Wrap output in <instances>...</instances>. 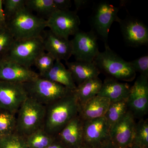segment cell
I'll return each mask as SVG.
<instances>
[{"mask_svg": "<svg viewBox=\"0 0 148 148\" xmlns=\"http://www.w3.org/2000/svg\"><path fill=\"white\" fill-rule=\"evenodd\" d=\"M79 148H88V147H86V146L85 145H83L82 146H81V147H79Z\"/></svg>", "mask_w": 148, "mask_h": 148, "instance_id": "ab89813d", "label": "cell"}, {"mask_svg": "<svg viewBox=\"0 0 148 148\" xmlns=\"http://www.w3.org/2000/svg\"><path fill=\"white\" fill-rule=\"evenodd\" d=\"M25 6L31 12H36L47 17L57 10L53 0H25Z\"/></svg>", "mask_w": 148, "mask_h": 148, "instance_id": "d4e9b609", "label": "cell"}, {"mask_svg": "<svg viewBox=\"0 0 148 148\" xmlns=\"http://www.w3.org/2000/svg\"><path fill=\"white\" fill-rule=\"evenodd\" d=\"M80 106L74 90L46 106L43 129L55 137L71 120L78 115Z\"/></svg>", "mask_w": 148, "mask_h": 148, "instance_id": "6da1fadb", "label": "cell"}, {"mask_svg": "<svg viewBox=\"0 0 148 148\" xmlns=\"http://www.w3.org/2000/svg\"><path fill=\"white\" fill-rule=\"evenodd\" d=\"M100 148H118L112 142L111 140L105 143Z\"/></svg>", "mask_w": 148, "mask_h": 148, "instance_id": "d590c367", "label": "cell"}, {"mask_svg": "<svg viewBox=\"0 0 148 148\" xmlns=\"http://www.w3.org/2000/svg\"><path fill=\"white\" fill-rule=\"evenodd\" d=\"M42 37L45 51L53 56L56 60L67 61L72 56L70 40L58 37L50 30L45 32Z\"/></svg>", "mask_w": 148, "mask_h": 148, "instance_id": "e0dca14e", "label": "cell"}, {"mask_svg": "<svg viewBox=\"0 0 148 148\" xmlns=\"http://www.w3.org/2000/svg\"><path fill=\"white\" fill-rule=\"evenodd\" d=\"M5 24H6V21L3 20L0 17V27H1L3 25H5Z\"/></svg>", "mask_w": 148, "mask_h": 148, "instance_id": "74e56055", "label": "cell"}, {"mask_svg": "<svg viewBox=\"0 0 148 148\" xmlns=\"http://www.w3.org/2000/svg\"><path fill=\"white\" fill-rule=\"evenodd\" d=\"M16 132L24 137L43 128L46 106L28 97L16 114Z\"/></svg>", "mask_w": 148, "mask_h": 148, "instance_id": "277c9868", "label": "cell"}, {"mask_svg": "<svg viewBox=\"0 0 148 148\" xmlns=\"http://www.w3.org/2000/svg\"><path fill=\"white\" fill-rule=\"evenodd\" d=\"M148 77L140 75L130 87L127 108L135 119H143L148 113Z\"/></svg>", "mask_w": 148, "mask_h": 148, "instance_id": "7c38bea8", "label": "cell"}, {"mask_svg": "<svg viewBox=\"0 0 148 148\" xmlns=\"http://www.w3.org/2000/svg\"><path fill=\"white\" fill-rule=\"evenodd\" d=\"M28 98L24 84L0 81V110L16 114Z\"/></svg>", "mask_w": 148, "mask_h": 148, "instance_id": "4fadbf2b", "label": "cell"}, {"mask_svg": "<svg viewBox=\"0 0 148 148\" xmlns=\"http://www.w3.org/2000/svg\"><path fill=\"white\" fill-rule=\"evenodd\" d=\"M108 98L97 96L80 106L79 115L83 121L105 116L110 104Z\"/></svg>", "mask_w": 148, "mask_h": 148, "instance_id": "ffe728a7", "label": "cell"}, {"mask_svg": "<svg viewBox=\"0 0 148 148\" xmlns=\"http://www.w3.org/2000/svg\"><path fill=\"white\" fill-rule=\"evenodd\" d=\"M48 28L53 34L61 38L69 39L70 36L79 30L81 21L76 12L57 10L47 17Z\"/></svg>", "mask_w": 148, "mask_h": 148, "instance_id": "ba28073f", "label": "cell"}, {"mask_svg": "<svg viewBox=\"0 0 148 148\" xmlns=\"http://www.w3.org/2000/svg\"><path fill=\"white\" fill-rule=\"evenodd\" d=\"M55 61L53 56L44 51L37 57L34 65L38 70L40 76H42L51 69Z\"/></svg>", "mask_w": 148, "mask_h": 148, "instance_id": "f546056e", "label": "cell"}, {"mask_svg": "<svg viewBox=\"0 0 148 148\" xmlns=\"http://www.w3.org/2000/svg\"><path fill=\"white\" fill-rule=\"evenodd\" d=\"M24 84L28 97L45 106L62 98L72 90L40 76Z\"/></svg>", "mask_w": 148, "mask_h": 148, "instance_id": "52a82bcc", "label": "cell"}, {"mask_svg": "<svg viewBox=\"0 0 148 148\" xmlns=\"http://www.w3.org/2000/svg\"><path fill=\"white\" fill-rule=\"evenodd\" d=\"M3 5V1L0 0V17L3 20L6 21Z\"/></svg>", "mask_w": 148, "mask_h": 148, "instance_id": "8d00e7d4", "label": "cell"}, {"mask_svg": "<svg viewBox=\"0 0 148 148\" xmlns=\"http://www.w3.org/2000/svg\"><path fill=\"white\" fill-rule=\"evenodd\" d=\"M57 10H70L72 6L71 0H53Z\"/></svg>", "mask_w": 148, "mask_h": 148, "instance_id": "d6a6232c", "label": "cell"}, {"mask_svg": "<svg viewBox=\"0 0 148 148\" xmlns=\"http://www.w3.org/2000/svg\"><path fill=\"white\" fill-rule=\"evenodd\" d=\"M84 121L83 145L100 148L110 140V126L105 116Z\"/></svg>", "mask_w": 148, "mask_h": 148, "instance_id": "8fae6325", "label": "cell"}, {"mask_svg": "<svg viewBox=\"0 0 148 148\" xmlns=\"http://www.w3.org/2000/svg\"><path fill=\"white\" fill-rule=\"evenodd\" d=\"M15 40L7 24L0 27V59L6 54Z\"/></svg>", "mask_w": 148, "mask_h": 148, "instance_id": "f1b7e54d", "label": "cell"}, {"mask_svg": "<svg viewBox=\"0 0 148 148\" xmlns=\"http://www.w3.org/2000/svg\"><path fill=\"white\" fill-rule=\"evenodd\" d=\"M66 64L76 86L88 80L98 77L101 73L93 62L67 61Z\"/></svg>", "mask_w": 148, "mask_h": 148, "instance_id": "d6986e66", "label": "cell"}, {"mask_svg": "<svg viewBox=\"0 0 148 148\" xmlns=\"http://www.w3.org/2000/svg\"><path fill=\"white\" fill-rule=\"evenodd\" d=\"M0 148H29L25 137L15 132L2 136L0 139Z\"/></svg>", "mask_w": 148, "mask_h": 148, "instance_id": "83f0119b", "label": "cell"}, {"mask_svg": "<svg viewBox=\"0 0 148 148\" xmlns=\"http://www.w3.org/2000/svg\"><path fill=\"white\" fill-rule=\"evenodd\" d=\"M102 84L103 82L97 77L77 86L74 91L80 106L98 95Z\"/></svg>", "mask_w": 148, "mask_h": 148, "instance_id": "7402d4cb", "label": "cell"}, {"mask_svg": "<svg viewBox=\"0 0 148 148\" xmlns=\"http://www.w3.org/2000/svg\"><path fill=\"white\" fill-rule=\"evenodd\" d=\"M25 139L29 148H47L55 138L41 128L25 137Z\"/></svg>", "mask_w": 148, "mask_h": 148, "instance_id": "603a6c76", "label": "cell"}, {"mask_svg": "<svg viewBox=\"0 0 148 148\" xmlns=\"http://www.w3.org/2000/svg\"><path fill=\"white\" fill-rule=\"evenodd\" d=\"M105 49L99 52L93 62L100 73L107 77L119 81L132 82L136 77V73L128 63L111 49L109 45L105 46Z\"/></svg>", "mask_w": 148, "mask_h": 148, "instance_id": "7a4b0ae2", "label": "cell"}, {"mask_svg": "<svg viewBox=\"0 0 148 148\" xmlns=\"http://www.w3.org/2000/svg\"><path fill=\"white\" fill-rule=\"evenodd\" d=\"M15 40L41 36L47 27L46 19L35 15L24 7L6 21Z\"/></svg>", "mask_w": 148, "mask_h": 148, "instance_id": "3957f363", "label": "cell"}, {"mask_svg": "<svg viewBox=\"0 0 148 148\" xmlns=\"http://www.w3.org/2000/svg\"><path fill=\"white\" fill-rule=\"evenodd\" d=\"M45 51L42 36L15 40L3 57L31 68L37 57Z\"/></svg>", "mask_w": 148, "mask_h": 148, "instance_id": "8992f818", "label": "cell"}, {"mask_svg": "<svg viewBox=\"0 0 148 148\" xmlns=\"http://www.w3.org/2000/svg\"><path fill=\"white\" fill-rule=\"evenodd\" d=\"M117 22L123 40L126 44L132 47H139L147 45L148 28L140 19L128 16L124 19L120 18Z\"/></svg>", "mask_w": 148, "mask_h": 148, "instance_id": "30bf717a", "label": "cell"}, {"mask_svg": "<svg viewBox=\"0 0 148 148\" xmlns=\"http://www.w3.org/2000/svg\"><path fill=\"white\" fill-rule=\"evenodd\" d=\"M84 121L79 115L71 120L56 135L67 148H79L83 145Z\"/></svg>", "mask_w": 148, "mask_h": 148, "instance_id": "2e32d148", "label": "cell"}, {"mask_svg": "<svg viewBox=\"0 0 148 148\" xmlns=\"http://www.w3.org/2000/svg\"><path fill=\"white\" fill-rule=\"evenodd\" d=\"M4 11L6 20L10 19L20 9L25 7V0H4Z\"/></svg>", "mask_w": 148, "mask_h": 148, "instance_id": "4dcf8cb0", "label": "cell"}, {"mask_svg": "<svg viewBox=\"0 0 148 148\" xmlns=\"http://www.w3.org/2000/svg\"><path fill=\"white\" fill-rule=\"evenodd\" d=\"M118 7L108 1H101L94 3L89 23L91 31L98 39L101 40L104 45H108L109 31L112 24L117 21Z\"/></svg>", "mask_w": 148, "mask_h": 148, "instance_id": "5b68a950", "label": "cell"}, {"mask_svg": "<svg viewBox=\"0 0 148 148\" xmlns=\"http://www.w3.org/2000/svg\"><path fill=\"white\" fill-rule=\"evenodd\" d=\"M98 38L91 31L88 32L79 30L71 40L72 56L76 61L93 62L100 52Z\"/></svg>", "mask_w": 148, "mask_h": 148, "instance_id": "9c48e42d", "label": "cell"}, {"mask_svg": "<svg viewBox=\"0 0 148 148\" xmlns=\"http://www.w3.org/2000/svg\"><path fill=\"white\" fill-rule=\"evenodd\" d=\"M2 137V136L1 135H0V139H1V138Z\"/></svg>", "mask_w": 148, "mask_h": 148, "instance_id": "60d3db41", "label": "cell"}, {"mask_svg": "<svg viewBox=\"0 0 148 148\" xmlns=\"http://www.w3.org/2000/svg\"><path fill=\"white\" fill-rule=\"evenodd\" d=\"M39 76V74L31 68H27L5 57L0 59V81L25 84Z\"/></svg>", "mask_w": 148, "mask_h": 148, "instance_id": "5bb4252c", "label": "cell"}, {"mask_svg": "<svg viewBox=\"0 0 148 148\" xmlns=\"http://www.w3.org/2000/svg\"><path fill=\"white\" fill-rule=\"evenodd\" d=\"M135 118L127 112L111 127L110 140L118 148H128L132 145L135 129Z\"/></svg>", "mask_w": 148, "mask_h": 148, "instance_id": "9a60e30c", "label": "cell"}, {"mask_svg": "<svg viewBox=\"0 0 148 148\" xmlns=\"http://www.w3.org/2000/svg\"><path fill=\"white\" fill-rule=\"evenodd\" d=\"M16 114L0 110V135L2 136L16 132Z\"/></svg>", "mask_w": 148, "mask_h": 148, "instance_id": "4316f807", "label": "cell"}, {"mask_svg": "<svg viewBox=\"0 0 148 148\" xmlns=\"http://www.w3.org/2000/svg\"><path fill=\"white\" fill-rule=\"evenodd\" d=\"M132 145L148 148V121L140 119L135 123Z\"/></svg>", "mask_w": 148, "mask_h": 148, "instance_id": "484cf974", "label": "cell"}, {"mask_svg": "<svg viewBox=\"0 0 148 148\" xmlns=\"http://www.w3.org/2000/svg\"><path fill=\"white\" fill-rule=\"evenodd\" d=\"M127 100L111 102L105 116L111 127L128 111Z\"/></svg>", "mask_w": 148, "mask_h": 148, "instance_id": "cb8c5ba5", "label": "cell"}, {"mask_svg": "<svg viewBox=\"0 0 148 148\" xmlns=\"http://www.w3.org/2000/svg\"><path fill=\"white\" fill-rule=\"evenodd\" d=\"M47 148H67L59 141L55 139L53 143L50 145Z\"/></svg>", "mask_w": 148, "mask_h": 148, "instance_id": "e575fe53", "label": "cell"}, {"mask_svg": "<svg viewBox=\"0 0 148 148\" xmlns=\"http://www.w3.org/2000/svg\"><path fill=\"white\" fill-rule=\"evenodd\" d=\"M40 77L62 85L71 90L76 88L71 73L60 60H56L51 69Z\"/></svg>", "mask_w": 148, "mask_h": 148, "instance_id": "44dd1931", "label": "cell"}, {"mask_svg": "<svg viewBox=\"0 0 148 148\" xmlns=\"http://www.w3.org/2000/svg\"><path fill=\"white\" fill-rule=\"evenodd\" d=\"M128 63L134 71L140 73V75L148 77V55L141 57L128 61Z\"/></svg>", "mask_w": 148, "mask_h": 148, "instance_id": "1f68e13d", "label": "cell"}, {"mask_svg": "<svg viewBox=\"0 0 148 148\" xmlns=\"http://www.w3.org/2000/svg\"><path fill=\"white\" fill-rule=\"evenodd\" d=\"M141 148L140 147H138V146H137L136 145H132L129 148Z\"/></svg>", "mask_w": 148, "mask_h": 148, "instance_id": "f35d334b", "label": "cell"}, {"mask_svg": "<svg viewBox=\"0 0 148 148\" xmlns=\"http://www.w3.org/2000/svg\"><path fill=\"white\" fill-rule=\"evenodd\" d=\"M74 3L75 8V11L77 13L79 10L87 7L90 3V1H88V0H74Z\"/></svg>", "mask_w": 148, "mask_h": 148, "instance_id": "836d02e7", "label": "cell"}, {"mask_svg": "<svg viewBox=\"0 0 148 148\" xmlns=\"http://www.w3.org/2000/svg\"><path fill=\"white\" fill-rule=\"evenodd\" d=\"M130 89L127 83L121 82L115 79L107 77L97 95L108 98L111 102L127 100Z\"/></svg>", "mask_w": 148, "mask_h": 148, "instance_id": "ac0fdd59", "label": "cell"}]
</instances>
